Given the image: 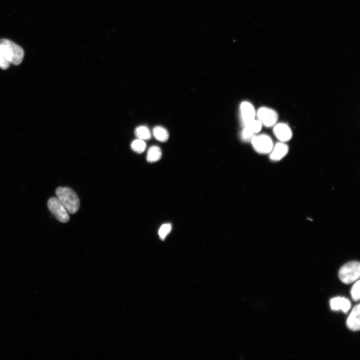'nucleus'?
Masks as SVG:
<instances>
[{
    "label": "nucleus",
    "instance_id": "1",
    "mask_svg": "<svg viewBox=\"0 0 360 360\" xmlns=\"http://www.w3.org/2000/svg\"><path fill=\"white\" fill-rule=\"evenodd\" d=\"M56 198L70 214L76 213L80 208V200L76 193L68 187H58L56 190Z\"/></svg>",
    "mask_w": 360,
    "mask_h": 360
},
{
    "label": "nucleus",
    "instance_id": "2",
    "mask_svg": "<svg viewBox=\"0 0 360 360\" xmlns=\"http://www.w3.org/2000/svg\"><path fill=\"white\" fill-rule=\"evenodd\" d=\"M0 50L14 65L20 64L23 60L24 51L22 48L9 40H0Z\"/></svg>",
    "mask_w": 360,
    "mask_h": 360
},
{
    "label": "nucleus",
    "instance_id": "3",
    "mask_svg": "<svg viewBox=\"0 0 360 360\" xmlns=\"http://www.w3.org/2000/svg\"><path fill=\"white\" fill-rule=\"evenodd\" d=\"M360 276V264L357 261L348 262L340 270L338 277L345 284H350L358 280Z\"/></svg>",
    "mask_w": 360,
    "mask_h": 360
},
{
    "label": "nucleus",
    "instance_id": "4",
    "mask_svg": "<svg viewBox=\"0 0 360 360\" xmlns=\"http://www.w3.org/2000/svg\"><path fill=\"white\" fill-rule=\"evenodd\" d=\"M47 205L49 210L59 222L65 223L69 221L68 212L56 198H50Z\"/></svg>",
    "mask_w": 360,
    "mask_h": 360
},
{
    "label": "nucleus",
    "instance_id": "5",
    "mask_svg": "<svg viewBox=\"0 0 360 360\" xmlns=\"http://www.w3.org/2000/svg\"><path fill=\"white\" fill-rule=\"evenodd\" d=\"M250 142L255 150L262 154L270 153L274 146L271 138L264 134L254 136Z\"/></svg>",
    "mask_w": 360,
    "mask_h": 360
},
{
    "label": "nucleus",
    "instance_id": "6",
    "mask_svg": "<svg viewBox=\"0 0 360 360\" xmlns=\"http://www.w3.org/2000/svg\"><path fill=\"white\" fill-rule=\"evenodd\" d=\"M256 115L258 120L266 127H271L276 124L278 120V114L274 110L262 107L260 108Z\"/></svg>",
    "mask_w": 360,
    "mask_h": 360
},
{
    "label": "nucleus",
    "instance_id": "7",
    "mask_svg": "<svg viewBox=\"0 0 360 360\" xmlns=\"http://www.w3.org/2000/svg\"><path fill=\"white\" fill-rule=\"evenodd\" d=\"M240 120L243 126L255 119L256 115L253 106L248 102H242L240 106Z\"/></svg>",
    "mask_w": 360,
    "mask_h": 360
},
{
    "label": "nucleus",
    "instance_id": "8",
    "mask_svg": "<svg viewBox=\"0 0 360 360\" xmlns=\"http://www.w3.org/2000/svg\"><path fill=\"white\" fill-rule=\"evenodd\" d=\"M273 131L276 138L282 142H287L292 137L291 129L288 125L284 123L275 124Z\"/></svg>",
    "mask_w": 360,
    "mask_h": 360
},
{
    "label": "nucleus",
    "instance_id": "9",
    "mask_svg": "<svg viewBox=\"0 0 360 360\" xmlns=\"http://www.w3.org/2000/svg\"><path fill=\"white\" fill-rule=\"evenodd\" d=\"M360 304L355 306L346 320V326L351 330L358 331L360 328Z\"/></svg>",
    "mask_w": 360,
    "mask_h": 360
},
{
    "label": "nucleus",
    "instance_id": "10",
    "mask_svg": "<svg viewBox=\"0 0 360 360\" xmlns=\"http://www.w3.org/2000/svg\"><path fill=\"white\" fill-rule=\"evenodd\" d=\"M288 146L284 142L276 144L270 152V158L272 160H278L284 158L288 152Z\"/></svg>",
    "mask_w": 360,
    "mask_h": 360
},
{
    "label": "nucleus",
    "instance_id": "11",
    "mask_svg": "<svg viewBox=\"0 0 360 360\" xmlns=\"http://www.w3.org/2000/svg\"><path fill=\"white\" fill-rule=\"evenodd\" d=\"M331 309L334 310H342L346 312L350 308V300L345 298L336 297L330 300Z\"/></svg>",
    "mask_w": 360,
    "mask_h": 360
},
{
    "label": "nucleus",
    "instance_id": "12",
    "mask_svg": "<svg viewBox=\"0 0 360 360\" xmlns=\"http://www.w3.org/2000/svg\"><path fill=\"white\" fill-rule=\"evenodd\" d=\"M162 156V151L156 146H150L147 153L146 160L149 162H154L159 160Z\"/></svg>",
    "mask_w": 360,
    "mask_h": 360
},
{
    "label": "nucleus",
    "instance_id": "13",
    "mask_svg": "<svg viewBox=\"0 0 360 360\" xmlns=\"http://www.w3.org/2000/svg\"><path fill=\"white\" fill-rule=\"evenodd\" d=\"M152 133L154 138L160 142H165L168 138V130L162 126H155L152 130Z\"/></svg>",
    "mask_w": 360,
    "mask_h": 360
},
{
    "label": "nucleus",
    "instance_id": "14",
    "mask_svg": "<svg viewBox=\"0 0 360 360\" xmlns=\"http://www.w3.org/2000/svg\"><path fill=\"white\" fill-rule=\"evenodd\" d=\"M134 134L138 138L144 140L150 139L152 136L148 128L144 126H138L134 130Z\"/></svg>",
    "mask_w": 360,
    "mask_h": 360
},
{
    "label": "nucleus",
    "instance_id": "15",
    "mask_svg": "<svg viewBox=\"0 0 360 360\" xmlns=\"http://www.w3.org/2000/svg\"><path fill=\"white\" fill-rule=\"evenodd\" d=\"M131 148L134 152L141 154L146 148V144L144 140L138 138L134 140L131 144Z\"/></svg>",
    "mask_w": 360,
    "mask_h": 360
},
{
    "label": "nucleus",
    "instance_id": "16",
    "mask_svg": "<svg viewBox=\"0 0 360 360\" xmlns=\"http://www.w3.org/2000/svg\"><path fill=\"white\" fill-rule=\"evenodd\" d=\"M172 230V226L170 224H162L158 230V235L162 240H164Z\"/></svg>",
    "mask_w": 360,
    "mask_h": 360
},
{
    "label": "nucleus",
    "instance_id": "17",
    "mask_svg": "<svg viewBox=\"0 0 360 360\" xmlns=\"http://www.w3.org/2000/svg\"><path fill=\"white\" fill-rule=\"evenodd\" d=\"M360 280H358L353 285L350 290L352 298L354 301L356 302L360 300Z\"/></svg>",
    "mask_w": 360,
    "mask_h": 360
},
{
    "label": "nucleus",
    "instance_id": "18",
    "mask_svg": "<svg viewBox=\"0 0 360 360\" xmlns=\"http://www.w3.org/2000/svg\"><path fill=\"white\" fill-rule=\"evenodd\" d=\"M254 134L248 128L244 126L241 133V138L244 142L251 141Z\"/></svg>",
    "mask_w": 360,
    "mask_h": 360
},
{
    "label": "nucleus",
    "instance_id": "19",
    "mask_svg": "<svg viewBox=\"0 0 360 360\" xmlns=\"http://www.w3.org/2000/svg\"><path fill=\"white\" fill-rule=\"evenodd\" d=\"M10 64L6 55L0 50V68L3 70L7 69Z\"/></svg>",
    "mask_w": 360,
    "mask_h": 360
}]
</instances>
